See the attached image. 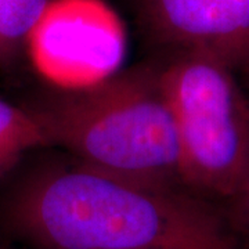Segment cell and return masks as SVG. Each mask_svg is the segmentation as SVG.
I'll return each mask as SVG.
<instances>
[{
	"mask_svg": "<svg viewBox=\"0 0 249 249\" xmlns=\"http://www.w3.org/2000/svg\"><path fill=\"white\" fill-rule=\"evenodd\" d=\"M1 217L34 249H245L220 204L127 181L73 158L24 175Z\"/></svg>",
	"mask_w": 249,
	"mask_h": 249,
	"instance_id": "obj_1",
	"label": "cell"
},
{
	"mask_svg": "<svg viewBox=\"0 0 249 249\" xmlns=\"http://www.w3.org/2000/svg\"><path fill=\"white\" fill-rule=\"evenodd\" d=\"M32 109L49 145L80 163L142 186L187 190L158 62L133 67L86 89L61 91Z\"/></svg>",
	"mask_w": 249,
	"mask_h": 249,
	"instance_id": "obj_2",
	"label": "cell"
},
{
	"mask_svg": "<svg viewBox=\"0 0 249 249\" xmlns=\"http://www.w3.org/2000/svg\"><path fill=\"white\" fill-rule=\"evenodd\" d=\"M158 65L178 130L184 186L224 204L249 165V100L237 71L196 52L168 53Z\"/></svg>",
	"mask_w": 249,
	"mask_h": 249,
	"instance_id": "obj_3",
	"label": "cell"
},
{
	"mask_svg": "<svg viewBox=\"0 0 249 249\" xmlns=\"http://www.w3.org/2000/svg\"><path fill=\"white\" fill-rule=\"evenodd\" d=\"M139 11L168 53L209 54L235 71L249 62V0H139Z\"/></svg>",
	"mask_w": 249,
	"mask_h": 249,
	"instance_id": "obj_4",
	"label": "cell"
},
{
	"mask_svg": "<svg viewBox=\"0 0 249 249\" xmlns=\"http://www.w3.org/2000/svg\"><path fill=\"white\" fill-rule=\"evenodd\" d=\"M47 145V136L35 111L0 98V178L28 152Z\"/></svg>",
	"mask_w": 249,
	"mask_h": 249,
	"instance_id": "obj_5",
	"label": "cell"
},
{
	"mask_svg": "<svg viewBox=\"0 0 249 249\" xmlns=\"http://www.w3.org/2000/svg\"><path fill=\"white\" fill-rule=\"evenodd\" d=\"M50 4V0H0V61L13 55Z\"/></svg>",
	"mask_w": 249,
	"mask_h": 249,
	"instance_id": "obj_6",
	"label": "cell"
},
{
	"mask_svg": "<svg viewBox=\"0 0 249 249\" xmlns=\"http://www.w3.org/2000/svg\"><path fill=\"white\" fill-rule=\"evenodd\" d=\"M222 206L244 248L249 249V165L237 191Z\"/></svg>",
	"mask_w": 249,
	"mask_h": 249,
	"instance_id": "obj_7",
	"label": "cell"
},
{
	"mask_svg": "<svg viewBox=\"0 0 249 249\" xmlns=\"http://www.w3.org/2000/svg\"><path fill=\"white\" fill-rule=\"evenodd\" d=\"M241 71L245 72V75H247V78H248V80H249V62L247 64V65H245V67H244V68H242V70H241Z\"/></svg>",
	"mask_w": 249,
	"mask_h": 249,
	"instance_id": "obj_8",
	"label": "cell"
},
{
	"mask_svg": "<svg viewBox=\"0 0 249 249\" xmlns=\"http://www.w3.org/2000/svg\"><path fill=\"white\" fill-rule=\"evenodd\" d=\"M0 249H1V248H0Z\"/></svg>",
	"mask_w": 249,
	"mask_h": 249,
	"instance_id": "obj_9",
	"label": "cell"
}]
</instances>
